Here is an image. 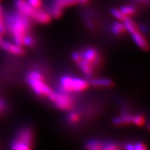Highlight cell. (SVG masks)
Masks as SVG:
<instances>
[{"instance_id":"cell-1","label":"cell","mask_w":150,"mask_h":150,"mask_svg":"<svg viewBox=\"0 0 150 150\" xmlns=\"http://www.w3.org/2000/svg\"><path fill=\"white\" fill-rule=\"evenodd\" d=\"M5 23L6 29L10 33L15 43L18 45H23V38L30 30L29 18L17 11L6 16Z\"/></svg>"},{"instance_id":"cell-2","label":"cell","mask_w":150,"mask_h":150,"mask_svg":"<svg viewBox=\"0 0 150 150\" xmlns=\"http://www.w3.org/2000/svg\"><path fill=\"white\" fill-rule=\"evenodd\" d=\"M88 86V83L83 79L64 76L61 78V92H79L85 90Z\"/></svg>"},{"instance_id":"cell-3","label":"cell","mask_w":150,"mask_h":150,"mask_svg":"<svg viewBox=\"0 0 150 150\" xmlns=\"http://www.w3.org/2000/svg\"><path fill=\"white\" fill-rule=\"evenodd\" d=\"M48 96L51 101H53L54 105L61 110H68L71 109L73 106L72 98L68 95L67 93L52 91Z\"/></svg>"},{"instance_id":"cell-4","label":"cell","mask_w":150,"mask_h":150,"mask_svg":"<svg viewBox=\"0 0 150 150\" xmlns=\"http://www.w3.org/2000/svg\"><path fill=\"white\" fill-rule=\"evenodd\" d=\"M32 134L30 129H24L19 133L16 140L12 143L14 150H28L30 149Z\"/></svg>"},{"instance_id":"cell-5","label":"cell","mask_w":150,"mask_h":150,"mask_svg":"<svg viewBox=\"0 0 150 150\" xmlns=\"http://www.w3.org/2000/svg\"><path fill=\"white\" fill-rule=\"evenodd\" d=\"M27 82L37 95L49 96L53 91L51 89L43 82V80L28 77Z\"/></svg>"},{"instance_id":"cell-6","label":"cell","mask_w":150,"mask_h":150,"mask_svg":"<svg viewBox=\"0 0 150 150\" xmlns=\"http://www.w3.org/2000/svg\"><path fill=\"white\" fill-rule=\"evenodd\" d=\"M15 5L18 13L28 18H31L36 9L32 7L26 0H15Z\"/></svg>"},{"instance_id":"cell-7","label":"cell","mask_w":150,"mask_h":150,"mask_svg":"<svg viewBox=\"0 0 150 150\" xmlns=\"http://www.w3.org/2000/svg\"><path fill=\"white\" fill-rule=\"evenodd\" d=\"M31 18L33 19L36 22L41 23V24H45L50 21L51 16L48 12L45 11L43 10L40 9V8L36 9L33 13V15L31 16Z\"/></svg>"},{"instance_id":"cell-8","label":"cell","mask_w":150,"mask_h":150,"mask_svg":"<svg viewBox=\"0 0 150 150\" xmlns=\"http://www.w3.org/2000/svg\"><path fill=\"white\" fill-rule=\"evenodd\" d=\"M1 47L3 50L13 54L22 55L24 53V51L20 45H18L15 43H12L10 42L4 41Z\"/></svg>"},{"instance_id":"cell-9","label":"cell","mask_w":150,"mask_h":150,"mask_svg":"<svg viewBox=\"0 0 150 150\" xmlns=\"http://www.w3.org/2000/svg\"><path fill=\"white\" fill-rule=\"evenodd\" d=\"M82 58L86 59L88 62H91L93 64H97L99 62V58L97 51L93 48H89L85 50L81 54Z\"/></svg>"},{"instance_id":"cell-10","label":"cell","mask_w":150,"mask_h":150,"mask_svg":"<svg viewBox=\"0 0 150 150\" xmlns=\"http://www.w3.org/2000/svg\"><path fill=\"white\" fill-rule=\"evenodd\" d=\"M79 68H81V71L86 74L87 76H90L93 71V64L91 62H88L86 59L82 58L78 62Z\"/></svg>"},{"instance_id":"cell-11","label":"cell","mask_w":150,"mask_h":150,"mask_svg":"<svg viewBox=\"0 0 150 150\" xmlns=\"http://www.w3.org/2000/svg\"><path fill=\"white\" fill-rule=\"evenodd\" d=\"M132 37L135 43L141 48L146 50L148 49V45L144 38L137 31L132 34Z\"/></svg>"},{"instance_id":"cell-12","label":"cell","mask_w":150,"mask_h":150,"mask_svg":"<svg viewBox=\"0 0 150 150\" xmlns=\"http://www.w3.org/2000/svg\"><path fill=\"white\" fill-rule=\"evenodd\" d=\"M123 21V24L125 28V30L128 31L129 33L133 34L134 32L138 31V28L137 25L135 24V23L133 21V20H131V19L128 16L125 17Z\"/></svg>"},{"instance_id":"cell-13","label":"cell","mask_w":150,"mask_h":150,"mask_svg":"<svg viewBox=\"0 0 150 150\" xmlns=\"http://www.w3.org/2000/svg\"><path fill=\"white\" fill-rule=\"evenodd\" d=\"M133 116L128 114H125L120 117H117L113 119L112 121L116 125H121L125 123H129L130 122H132Z\"/></svg>"},{"instance_id":"cell-14","label":"cell","mask_w":150,"mask_h":150,"mask_svg":"<svg viewBox=\"0 0 150 150\" xmlns=\"http://www.w3.org/2000/svg\"><path fill=\"white\" fill-rule=\"evenodd\" d=\"M78 2V0H56L54 5L63 9L65 7L74 5Z\"/></svg>"},{"instance_id":"cell-15","label":"cell","mask_w":150,"mask_h":150,"mask_svg":"<svg viewBox=\"0 0 150 150\" xmlns=\"http://www.w3.org/2000/svg\"><path fill=\"white\" fill-rule=\"evenodd\" d=\"M91 84L95 86H110L112 82L108 79H95L91 81Z\"/></svg>"},{"instance_id":"cell-16","label":"cell","mask_w":150,"mask_h":150,"mask_svg":"<svg viewBox=\"0 0 150 150\" xmlns=\"http://www.w3.org/2000/svg\"><path fill=\"white\" fill-rule=\"evenodd\" d=\"M6 31L5 15H4L3 9L0 4V33L4 35Z\"/></svg>"},{"instance_id":"cell-17","label":"cell","mask_w":150,"mask_h":150,"mask_svg":"<svg viewBox=\"0 0 150 150\" xmlns=\"http://www.w3.org/2000/svg\"><path fill=\"white\" fill-rule=\"evenodd\" d=\"M125 30V28L123 23L120 22H115L112 25L111 31L115 35H120L123 33Z\"/></svg>"},{"instance_id":"cell-18","label":"cell","mask_w":150,"mask_h":150,"mask_svg":"<svg viewBox=\"0 0 150 150\" xmlns=\"http://www.w3.org/2000/svg\"><path fill=\"white\" fill-rule=\"evenodd\" d=\"M120 11L125 16H129L133 15L135 13V8L134 6L131 5L123 6L120 8Z\"/></svg>"},{"instance_id":"cell-19","label":"cell","mask_w":150,"mask_h":150,"mask_svg":"<svg viewBox=\"0 0 150 150\" xmlns=\"http://www.w3.org/2000/svg\"><path fill=\"white\" fill-rule=\"evenodd\" d=\"M103 145L101 143L98 141H90L86 144V148L90 150H99L102 149Z\"/></svg>"},{"instance_id":"cell-20","label":"cell","mask_w":150,"mask_h":150,"mask_svg":"<svg viewBox=\"0 0 150 150\" xmlns=\"http://www.w3.org/2000/svg\"><path fill=\"white\" fill-rule=\"evenodd\" d=\"M62 13H63L62 8H61L56 5H54L53 7L51 8L50 15L53 18H59L61 15H62Z\"/></svg>"},{"instance_id":"cell-21","label":"cell","mask_w":150,"mask_h":150,"mask_svg":"<svg viewBox=\"0 0 150 150\" xmlns=\"http://www.w3.org/2000/svg\"><path fill=\"white\" fill-rule=\"evenodd\" d=\"M111 14L112 16L117 19V20H118L120 21H123L125 17H126L121 12L120 10L117 9H112L111 10Z\"/></svg>"},{"instance_id":"cell-22","label":"cell","mask_w":150,"mask_h":150,"mask_svg":"<svg viewBox=\"0 0 150 150\" xmlns=\"http://www.w3.org/2000/svg\"><path fill=\"white\" fill-rule=\"evenodd\" d=\"M28 77L31 78H33L36 79H40V80H43V77L42 76L41 74H40L39 72L33 71L30 72L29 74H28Z\"/></svg>"},{"instance_id":"cell-23","label":"cell","mask_w":150,"mask_h":150,"mask_svg":"<svg viewBox=\"0 0 150 150\" xmlns=\"http://www.w3.org/2000/svg\"><path fill=\"white\" fill-rule=\"evenodd\" d=\"M28 3L34 8H40L42 4L41 0H26Z\"/></svg>"},{"instance_id":"cell-24","label":"cell","mask_w":150,"mask_h":150,"mask_svg":"<svg viewBox=\"0 0 150 150\" xmlns=\"http://www.w3.org/2000/svg\"><path fill=\"white\" fill-rule=\"evenodd\" d=\"M132 121L137 125H142L144 123V120L142 116L137 115L134 117H133Z\"/></svg>"},{"instance_id":"cell-25","label":"cell","mask_w":150,"mask_h":150,"mask_svg":"<svg viewBox=\"0 0 150 150\" xmlns=\"http://www.w3.org/2000/svg\"><path fill=\"white\" fill-rule=\"evenodd\" d=\"M102 149H105V150H116L118 149L119 148L117 146V145L114 144V143H106L105 145H103V146L102 147Z\"/></svg>"},{"instance_id":"cell-26","label":"cell","mask_w":150,"mask_h":150,"mask_svg":"<svg viewBox=\"0 0 150 150\" xmlns=\"http://www.w3.org/2000/svg\"><path fill=\"white\" fill-rule=\"evenodd\" d=\"M79 120V115L75 112H72L68 116V120L71 123H75Z\"/></svg>"},{"instance_id":"cell-27","label":"cell","mask_w":150,"mask_h":150,"mask_svg":"<svg viewBox=\"0 0 150 150\" xmlns=\"http://www.w3.org/2000/svg\"><path fill=\"white\" fill-rule=\"evenodd\" d=\"M33 43V40L32 38L28 35H26L23 40V44H25L27 46H30L32 45Z\"/></svg>"},{"instance_id":"cell-28","label":"cell","mask_w":150,"mask_h":150,"mask_svg":"<svg viewBox=\"0 0 150 150\" xmlns=\"http://www.w3.org/2000/svg\"><path fill=\"white\" fill-rule=\"evenodd\" d=\"M134 149L136 150H144V149H146V146L143 143H136L135 144H134Z\"/></svg>"},{"instance_id":"cell-29","label":"cell","mask_w":150,"mask_h":150,"mask_svg":"<svg viewBox=\"0 0 150 150\" xmlns=\"http://www.w3.org/2000/svg\"><path fill=\"white\" fill-rule=\"evenodd\" d=\"M73 56V58L74 61H76V62H79V60L81 59V54L79 53H77V52H75L72 55Z\"/></svg>"},{"instance_id":"cell-30","label":"cell","mask_w":150,"mask_h":150,"mask_svg":"<svg viewBox=\"0 0 150 150\" xmlns=\"http://www.w3.org/2000/svg\"><path fill=\"white\" fill-rule=\"evenodd\" d=\"M6 106V103L3 100L0 99V112L4 109Z\"/></svg>"},{"instance_id":"cell-31","label":"cell","mask_w":150,"mask_h":150,"mask_svg":"<svg viewBox=\"0 0 150 150\" xmlns=\"http://www.w3.org/2000/svg\"><path fill=\"white\" fill-rule=\"evenodd\" d=\"M126 149H128V150H134V144H126Z\"/></svg>"},{"instance_id":"cell-32","label":"cell","mask_w":150,"mask_h":150,"mask_svg":"<svg viewBox=\"0 0 150 150\" xmlns=\"http://www.w3.org/2000/svg\"><path fill=\"white\" fill-rule=\"evenodd\" d=\"M4 41V40H3V34L0 33V47L1 46V45L3 44Z\"/></svg>"},{"instance_id":"cell-33","label":"cell","mask_w":150,"mask_h":150,"mask_svg":"<svg viewBox=\"0 0 150 150\" xmlns=\"http://www.w3.org/2000/svg\"><path fill=\"white\" fill-rule=\"evenodd\" d=\"M78 1H80L81 3H85L86 2H88L89 0H78Z\"/></svg>"},{"instance_id":"cell-34","label":"cell","mask_w":150,"mask_h":150,"mask_svg":"<svg viewBox=\"0 0 150 150\" xmlns=\"http://www.w3.org/2000/svg\"><path fill=\"white\" fill-rule=\"evenodd\" d=\"M138 1H147V0H138Z\"/></svg>"},{"instance_id":"cell-35","label":"cell","mask_w":150,"mask_h":150,"mask_svg":"<svg viewBox=\"0 0 150 150\" xmlns=\"http://www.w3.org/2000/svg\"><path fill=\"white\" fill-rule=\"evenodd\" d=\"M0 1H1V0H0Z\"/></svg>"}]
</instances>
